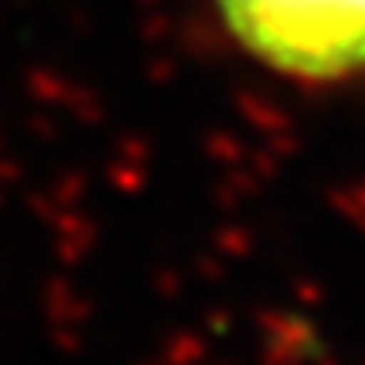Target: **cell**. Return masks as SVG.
Returning a JSON list of instances; mask_svg holds the SVG:
<instances>
[{
	"label": "cell",
	"mask_w": 365,
	"mask_h": 365,
	"mask_svg": "<svg viewBox=\"0 0 365 365\" xmlns=\"http://www.w3.org/2000/svg\"><path fill=\"white\" fill-rule=\"evenodd\" d=\"M230 39L260 66L338 82L365 71V0H214Z\"/></svg>",
	"instance_id": "obj_1"
}]
</instances>
